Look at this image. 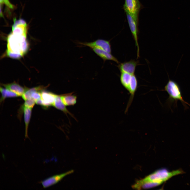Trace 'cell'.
I'll return each mask as SVG.
<instances>
[{
	"mask_svg": "<svg viewBox=\"0 0 190 190\" xmlns=\"http://www.w3.org/2000/svg\"><path fill=\"white\" fill-rule=\"evenodd\" d=\"M7 88L17 94L18 96H22L25 92L26 88H24L16 82L3 84Z\"/></svg>",
	"mask_w": 190,
	"mask_h": 190,
	"instance_id": "10",
	"label": "cell"
},
{
	"mask_svg": "<svg viewBox=\"0 0 190 190\" xmlns=\"http://www.w3.org/2000/svg\"><path fill=\"white\" fill-rule=\"evenodd\" d=\"M69 93L61 95V98L63 103L65 106H73L77 102V97Z\"/></svg>",
	"mask_w": 190,
	"mask_h": 190,
	"instance_id": "11",
	"label": "cell"
},
{
	"mask_svg": "<svg viewBox=\"0 0 190 190\" xmlns=\"http://www.w3.org/2000/svg\"><path fill=\"white\" fill-rule=\"evenodd\" d=\"M61 95H56L53 106L57 109L63 111L66 114L68 113L72 116L63 102Z\"/></svg>",
	"mask_w": 190,
	"mask_h": 190,
	"instance_id": "13",
	"label": "cell"
},
{
	"mask_svg": "<svg viewBox=\"0 0 190 190\" xmlns=\"http://www.w3.org/2000/svg\"><path fill=\"white\" fill-rule=\"evenodd\" d=\"M91 49L98 56L102 59L104 61L107 60H110L113 61L117 64L119 63V62L117 59L111 53L99 49L93 48Z\"/></svg>",
	"mask_w": 190,
	"mask_h": 190,
	"instance_id": "9",
	"label": "cell"
},
{
	"mask_svg": "<svg viewBox=\"0 0 190 190\" xmlns=\"http://www.w3.org/2000/svg\"><path fill=\"white\" fill-rule=\"evenodd\" d=\"M4 3L9 7L11 8H13V5L11 4L9 1V0H4Z\"/></svg>",
	"mask_w": 190,
	"mask_h": 190,
	"instance_id": "20",
	"label": "cell"
},
{
	"mask_svg": "<svg viewBox=\"0 0 190 190\" xmlns=\"http://www.w3.org/2000/svg\"><path fill=\"white\" fill-rule=\"evenodd\" d=\"M7 54L9 57L15 59H18L21 58L23 55L21 54L12 52L7 50Z\"/></svg>",
	"mask_w": 190,
	"mask_h": 190,
	"instance_id": "18",
	"label": "cell"
},
{
	"mask_svg": "<svg viewBox=\"0 0 190 190\" xmlns=\"http://www.w3.org/2000/svg\"><path fill=\"white\" fill-rule=\"evenodd\" d=\"M0 91L2 95L0 99L1 102L7 98L15 97L18 96L16 93L6 88H4L0 87Z\"/></svg>",
	"mask_w": 190,
	"mask_h": 190,
	"instance_id": "15",
	"label": "cell"
},
{
	"mask_svg": "<svg viewBox=\"0 0 190 190\" xmlns=\"http://www.w3.org/2000/svg\"><path fill=\"white\" fill-rule=\"evenodd\" d=\"M132 75L126 72H121L120 78V82L124 87L128 91Z\"/></svg>",
	"mask_w": 190,
	"mask_h": 190,
	"instance_id": "14",
	"label": "cell"
},
{
	"mask_svg": "<svg viewBox=\"0 0 190 190\" xmlns=\"http://www.w3.org/2000/svg\"><path fill=\"white\" fill-rule=\"evenodd\" d=\"M164 90L168 94L169 96L167 99V103L169 106L173 103L177 106L178 101L181 102L186 109L188 108L187 104L190 106L189 104L184 100L180 87L175 81L169 79L164 87Z\"/></svg>",
	"mask_w": 190,
	"mask_h": 190,
	"instance_id": "2",
	"label": "cell"
},
{
	"mask_svg": "<svg viewBox=\"0 0 190 190\" xmlns=\"http://www.w3.org/2000/svg\"><path fill=\"white\" fill-rule=\"evenodd\" d=\"M56 94L43 90L41 92V98L37 100L36 103L44 107L53 106Z\"/></svg>",
	"mask_w": 190,
	"mask_h": 190,
	"instance_id": "6",
	"label": "cell"
},
{
	"mask_svg": "<svg viewBox=\"0 0 190 190\" xmlns=\"http://www.w3.org/2000/svg\"><path fill=\"white\" fill-rule=\"evenodd\" d=\"M35 103V101L31 98L25 100L23 106L32 109Z\"/></svg>",
	"mask_w": 190,
	"mask_h": 190,
	"instance_id": "17",
	"label": "cell"
},
{
	"mask_svg": "<svg viewBox=\"0 0 190 190\" xmlns=\"http://www.w3.org/2000/svg\"><path fill=\"white\" fill-rule=\"evenodd\" d=\"M23 109L25 127V137L26 138L28 137L27 134L28 129L31 116L32 109L23 106Z\"/></svg>",
	"mask_w": 190,
	"mask_h": 190,
	"instance_id": "12",
	"label": "cell"
},
{
	"mask_svg": "<svg viewBox=\"0 0 190 190\" xmlns=\"http://www.w3.org/2000/svg\"><path fill=\"white\" fill-rule=\"evenodd\" d=\"M184 173L181 169L172 171L167 169L158 170L143 179L137 180L132 186L136 189H148L158 186L172 177Z\"/></svg>",
	"mask_w": 190,
	"mask_h": 190,
	"instance_id": "1",
	"label": "cell"
},
{
	"mask_svg": "<svg viewBox=\"0 0 190 190\" xmlns=\"http://www.w3.org/2000/svg\"><path fill=\"white\" fill-rule=\"evenodd\" d=\"M44 88L40 86L31 88H26L25 92L22 96V97L25 101L31 98V94L33 92L37 91H42L44 89Z\"/></svg>",
	"mask_w": 190,
	"mask_h": 190,
	"instance_id": "16",
	"label": "cell"
},
{
	"mask_svg": "<svg viewBox=\"0 0 190 190\" xmlns=\"http://www.w3.org/2000/svg\"><path fill=\"white\" fill-rule=\"evenodd\" d=\"M129 26L137 48V58L139 57L140 49L138 41V29L137 23L128 12H125Z\"/></svg>",
	"mask_w": 190,
	"mask_h": 190,
	"instance_id": "5",
	"label": "cell"
},
{
	"mask_svg": "<svg viewBox=\"0 0 190 190\" xmlns=\"http://www.w3.org/2000/svg\"><path fill=\"white\" fill-rule=\"evenodd\" d=\"M139 63L138 61L131 60L120 64L118 68L121 73L126 72L133 75L135 74L136 67Z\"/></svg>",
	"mask_w": 190,
	"mask_h": 190,
	"instance_id": "8",
	"label": "cell"
},
{
	"mask_svg": "<svg viewBox=\"0 0 190 190\" xmlns=\"http://www.w3.org/2000/svg\"><path fill=\"white\" fill-rule=\"evenodd\" d=\"M42 91H37L33 92L31 94V98L34 100L35 101L41 99Z\"/></svg>",
	"mask_w": 190,
	"mask_h": 190,
	"instance_id": "19",
	"label": "cell"
},
{
	"mask_svg": "<svg viewBox=\"0 0 190 190\" xmlns=\"http://www.w3.org/2000/svg\"><path fill=\"white\" fill-rule=\"evenodd\" d=\"M141 5L139 0H125L124 9L129 13L138 23V17Z\"/></svg>",
	"mask_w": 190,
	"mask_h": 190,
	"instance_id": "3",
	"label": "cell"
},
{
	"mask_svg": "<svg viewBox=\"0 0 190 190\" xmlns=\"http://www.w3.org/2000/svg\"><path fill=\"white\" fill-rule=\"evenodd\" d=\"M74 172V170H72L61 174L55 175L41 181L40 183L44 188H47L56 184L65 177Z\"/></svg>",
	"mask_w": 190,
	"mask_h": 190,
	"instance_id": "7",
	"label": "cell"
},
{
	"mask_svg": "<svg viewBox=\"0 0 190 190\" xmlns=\"http://www.w3.org/2000/svg\"><path fill=\"white\" fill-rule=\"evenodd\" d=\"M82 46H87L91 49L96 48L100 49L111 53V45L110 41L101 39H98L91 42H77Z\"/></svg>",
	"mask_w": 190,
	"mask_h": 190,
	"instance_id": "4",
	"label": "cell"
}]
</instances>
